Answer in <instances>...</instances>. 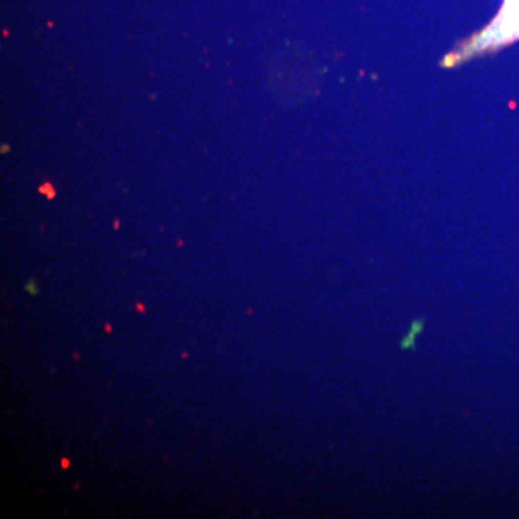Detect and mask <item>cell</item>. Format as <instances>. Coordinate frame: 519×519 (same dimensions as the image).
<instances>
[{
	"mask_svg": "<svg viewBox=\"0 0 519 519\" xmlns=\"http://www.w3.org/2000/svg\"><path fill=\"white\" fill-rule=\"evenodd\" d=\"M424 324H425V319H416L413 320L411 324H410V330L408 333L402 338V340L399 342V349L402 351H408V349H416V338L417 335H420L422 330H424Z\"/></svg>",
	"mask_w": 519,
	"mask_h": 519,
	"instance_id": "6da1fadb",
	"label": "cell"
}]
</instances>
